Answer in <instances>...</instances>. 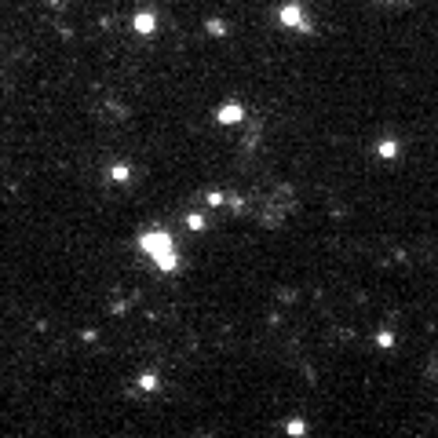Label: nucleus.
Segmentation results:
<instances>
[{"label": "nucleus", "mask_w": 438, "mask_h": 438, "mask_svg": "<svg viewBox=\"0 0 438 438\" xmlns=\"http://www.w3.org/2000/svg\"><path fill=\"white\" fill-rule=\"evenodd\" d=\"M139 248L146 252V256H165L168 248H176V241H172V234L168 230H146V234L139 237Z\"/></svg>", "instance_id": "nucleus-1"}, {"label": "nucleus", "mask_w": 438, "mask_h": 438, "mask_svg": "<svg viewBox=\"0 0 438 438\" xmlns=\"http://www.w3.org/2000/svg\"><path fill=\"white\" fill-rule=\"evenodd\" d=\"M278 22H281V26L299 29V33H310V18L303 15V7H299V4H281V7H278Z\"/></svg>", "instance_id": "nucleus-2"}, {"label": "nucleus", "mask_w": 438, "mask_h": 438, "mask_svg": "<svg viewBox=\"0 0 438 438\" xmlns=\"http://www.w3.org/2000/svg\"><path fill=\"white\" fill-rule=\"evenodd\" d=\"M241 117H245V106H241V102H226V106L216 110V121L219 124H237Z\"/></svg>", "instance_id": "nucleus-3"}, {"label": "nucleus", "mask_w": 438, "mask_h": 438, "mask_svg": "<svg viewBox=\"0 0 438 438\" xmlns=\"http://www.w3.org/2000/svg\"><path fill=\"white\" fill-rule=\"evenodd\" d=\"M132 29L143 33V37H146V33H154V29H157V15H154V11H139V15L132 18Z\"/></svg>", "instance_id": "nucleus-4"}, {"label": "nucleus", "mask_w": 438, "mask_h": 438, "mask_svg": "<svg viewBox=\"0 0 438 438\" xmlns=\"http://www.w3.org/2000/svg\"><path fill=\"white\" fill-rule=\"evenodd\" d=\"M154 263H157V270H161V274H172V270L179 267V252H176V248H168L165 256H157Z\"/></svg>", "instance_id": "nucleus-5"}, {"label": "nucleus", "mask_w": 438, "mask_h": 438, "mask_svg": "<svg viewBox=\"0 0 438 438\" xmlns=\"http://www.w3.org/2000/svg\"><path fill=\"white\" fill-rule=\"evenodd\" d=\"M110 179H113V183H128V179H132V168H128V165H113V168H110Z\"/></svg>", "instance_id": "nucleus-6"}, {"label": "nucleus", "mask_w": 438, "mask_h": 438, "mask_svg": "<svg viewBox=\"0 0 438 438\" xmlns=\"http://www.w3.org/2000/svg\"><path fill=\"white\" fill-rule=\"evenodd\" d=\"M380 157H384V161H395V157H398V143H395V139H384V143H380Z\"/></svg>", "instance_id": "nucleus-7"}, {"label": "nucleus", "mask_w": 438, "mask_h": 438, "mask_svg": "<svg viewBox=\"0 0 438 438\" xmlns=\"http://www.w3.org/2000/svg\"><path fill=\"white\" fill-rule=\"evenodd\" d=\"M157 384H161V380H157L154 373H146V376H139V391H157Z\"/></svg>", "instance_id": "nucleus-8"}, {"label": "nucleus", "mask_w": 438, "mask_h": 438, "mask_svg": "<svg viewBox=\"0 0 438 438\" xmlns=\"http://www.w3.org/2000/svg\"><path fill=\"white\" fill-rule=\"evenodd\" d=\"M187 226H190V230H205V216L190 212V216H187Z\"/></svg>", "instance_id": "nucleus-9"}, {"label": "nucleus", "mask_w": 438, "mask_h": 438, "mask_svg": "<svg viewBox=\"0 0 438 438\" xmlns=\"http://www.w3.org/2000/svg\"><path fill=\"white\" fill-rule=\"evenodd\" d=\"M209 33H212V37H223V33H226V22L212 18V22H209Z\"/></svg>", "instance_id": "nucleus-10"}, {"label": "nucleus", "mask_w": 438, "mask_h": 438, "mask_svg": "<svg viewBox=\"0 0 438 438\" xmlns=\"http://www.w3.org/2000/svg\"><path fill=\"white\" fill-rule=\"evenodd\" d=\"M209 205H226V194L223 190H209Z\"/></svg>", "instance_id": "nucleus-11"}, {"label": "nucleus", "mask_w": 438, "mask_h": 438, "mask_svg": "<svg viewBox=\"0 0 438 438\" xmlns=\"http://www.w3.org/2000/svg\"><path fill=\"white\" fill-rule=\"evenodd\" d=\"M376 343H380V347H391V343H395V336H391V332H380Z\"/></svg>", "instance_id": "nucleus-12"}]
</instances>
